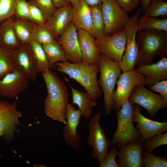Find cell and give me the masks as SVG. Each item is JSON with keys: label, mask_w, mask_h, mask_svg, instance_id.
I'll list each match as a JSON object with an SVG mask.
<instances>
[{"label": "cell", "mask_w": 167, "mask_h": 167, "mask_svg": "<svg viewBox=\"0 0 167 167\" xmlns=\"http://www.w3.org/2000/svg\"><path fill=\"white\" fill-rule=\"evenodd\" d=\"M42 74L47 91L45 101V113L53 120L65 124L69 100L67 87L64 82L50 69Z\"/></svg>", "instance_id": "1"}, {"label": "cell", "mask_w": 167, "mask_h": 167, "mask_svg": "<svg viewBox=\"0 0 167 167\" xmlns=\"http://www.w3.org/2000/svg\"><path fill=\"white\" fill-rule=\"evenodd\" d=\"M55 65L58 71L67 74L81 85L94 100L96 101L101 97L103 91L97 79L99 72L98 64L88 65L82 62L75 63L67 61L58 62Z\"/></svg>", "instance_id": "2"}, {"label": "cell", "mask_w": 167, "mask_h": 167, "mask_svg": "<svg viewBox=\"0 0 167 167\" xmlns=\"http://www.w3.org/2000/svg\"><path fill=\"white\" fill-rule=\"evenodd\" d=\"M136 39L139 49L138 66L151 64L156 56L166 57L167 32L139 31Z\"/></svg>", "instance_id": "3"}, {"label": "cell", "mask_w": 167, "mask_h": 167, "mask_svg": "<svg viewBox=\"0 0 167 167\" xmlns=\"http://www.w3.org/2000/svg\"><path fill=\"white\" fill-rule=\"evenodd\" d=\"M100 76L98 84L104 93L105 115H109L113 108V96L117 80L121 70L118 63L101 54L98 62Z\"/></svg>", "instance_id": "4"}, {"label": "cell", "mask_w": 167, "mask_h": 167, "mask_svg": "<svg viewBox=\"0 0 167 167\" xmlns=\"http://www.w3.org/2000/svg\"><path fill=\"white\" fill-rule=\"evenodd\" d=\"M133 105L128 100L120 109L117 111V127L109 141L110 146L113 147L117 145L119 148L128 142L140 140L139 131L133 124Z\"/></svg>", "instance_id": "5"}, {"label": "cell", "mask_w": 167, "mask_h": 167, "mask_svg": "<svg viewBox=\"0 0 167 167\" xmlns=\"http://www.w3.org/2000/svg\"><path fill=\"white\" fill-rule=\"evenodd\" d=\"M141 7L131 18H130L125 28L126 43L125 53L118 66L123 72L134 69L135 66L138 64L139 54V49L136 39V35L138 32L137 24L139 19Z\"/></svg>", "instance_id": "6"}, {"label": "cell", "mask_w": 167, "mask_h": 167, "mask_svg": "<svg viewBox=\"0 0 167 167\" xmlns=\"http://www.w3.org/2000/svg\"><path fill=\"white\" fill-rule=\"evenodd\" d=\"M101 113L92 116L88 124V144L93 148L91 156L99 160V165L104 161L108 154L109 141L100 124Z\"/></svg>", "instance_id": "7"}, {"label": "cell", "mask_w": 167, "mask_h": 167, "mask_svg": "<svg viewBox=\"0 0 167 167\" xmlns=\"http://www.w3.org/2000/svg\"><path fill=\"white\" fill-rule=\"evenodd\" d=\"M102 9L104 25V36L113 35L125 29L130 17L115 0H104Z\"/></svg>", "instance_id": "8"}, {"label": "cell", "mask_w": 167, "mask_h": 167, "mask_svg": "<svg viewBox=\"0 0 167 167\" xmlns=\"http://www.w3.org/2000/svg\"><path fill=\"white\" fill-rule=\"evenodd\" d=\"M117 81V88L113 93V108L119 110L128 100L134 89L138 85H146L144 76L135 69L123 72Z\"/></svg>", "instance_id": "9"}, {"label": "cell", "mask_w": 167, "mask_h": 167, "mask_svg": "<svg viewBox=\"0 0 167 167\" xmlns=\"http://www.w3.org/2000/svg\"><path fill=\"white\" fill-rule=\"evenodd\" d=\"M95 41L101 54L119 63L125 52L126 37L125 29L110 36L96 38Z\"/></svg>", "instance_id": "10"}, {"label": "cell", "mask_w": 167, "mask_h": 167, "mask_svg": "<svg viewBox=\"0 0 167 167\" xmlns=\"http://www.w3.org/2000/svg\"><path fill=\"white\" fill-rule=\"evenodd\" d=\"M128 100L133 104L144 108L151 118L154 117L159 110L167 107V102L160 94L148 90L143 85L134 88Z\"/></svg>", "instance_id": "11"}, {"label": "cell", "mask_w": 167, "mask_h": 167, "mask_svg": "<svg viewBox=\"0 0 167 167\" xmlns=\"http://www.w3.org/2000/svg\"><path fill=\"white\" fill-rule=\"evenodd\" d=\"M16 100L11 104L0 101V137L7 140L12 139L19 123L21 112L17 109Z\"/></svg>", "instance_id": "12"}, {"label": "cell", "mask_w": 167, "mask_h": 167, "mask_svg": "<svg viewBox=\"0 0 167 167\" xmlns=\"http://www.w3.org/2000/svg\"><path fill=\"white\" fill-rule=\"evenodd\" d=\"M29 79L17 69L0 79V96L8 99L17 98L27 88Z\"/></svg>", "instance_id": "13"}, {"label": "cell", "mask_w": 167, "mask_h": 167, "mask_svg": "<svg viewBox=\"0 0 167 167\" xmlns=\"http://www.w3.org/2000/svg\"><path fill=\"white\" fill-rule=\"evenodd\" d=\"M73 104L69 103L66 108V123L63 129V138L67 145L79 151L81 148V140L77 128L82 115L79 110L76 109Z\"/></svg>", "instance_id": "14"}, {"label": "cell", "mask_w": 167, "mask_h": 167, "mask_svg": "<svg viewBox=\"0 0 167 167\" xmlns=\"http://www.w3.org/2000/svg\"><path fill=\"white\" fill-rule=\"evenodd\" d=\"M141 108L137 104H134L133 108V119L137 123L138 129L140 133V141L143 142L155 135L167 130V122H159L150 119L140 112Z\"/></svg>", "instance_id": "15"}, {"label": "cell", "mask_w": 167, "mask_h": 167, "mask_svg": "<svg viewBox=\"0 0 167 167\" xmlns=\"http://www.w3.org/2000/svg\"><path fill=\"white\" fill-rule=\"evenodd\" d=\"M56 41L62 47L69 61L75 63L82 62L77 29L72 21Z\"/></svg>", "instance_id": "16"}, {"label": "cell", "mask_w": 167, "mask_h": 167, "mask_svg": "<svg viewBox=\"0 0 167 167\" xmlns=\"http://www.w3.org/2000/svg\"><path fill=\"white\" fill-rule=\"evenodd\" d=\"M12 54L17 69L29 80L35 82L39 72L30 44L22 45L19 49L12 51Z\"/></svg>", "instance_id": "17"}, {"label": "cell", "mask_w": 167, "mask_h": 167, "mask_svg": "<svg viewBox=\"0 0 167 167\" xmlns=\"http://www.w3.org/2000/svg\"><path fill=\"white\" fill-rule=\"evenodd\" d=\"M117 162L118 167H142V142H128L119 148Z\"/></svg>", "instance_id": "18"}, {"label": "cell", "mask_w": 167, "mask_h": 167, "mask_svg": "<svg viewBox=\"0 0 167 167\" xmlns=\"http://www.w3.org/2000/svg\"><path fill=\"white\" fill-rule=\"evenodd\" d=\"M72 17L73 9L71 5L57 9L48 20L45 25L55 40H57L72 21Z\"/></svg>", "instance_id": "19"}, {"label": "cell", "mask_w": 167, "mask_h": 167, "mask_svg": "<svg viewBox=\"0 0 167 167\" xmlns=\"http://www.w3.org/2000/svg\"><path fill=\"white\" fill-rule=\"evenodd\" d=\"M82 62L88 65L97 64L101 55L95 41L94 37L89 32L77 30Z\"/></svg>", "instance_id": "20"}, {"label": "cell", "mask_w": 167, "mask_h": 167, "mask_svg": "<svg viewBox=\"0 0 167 167\" xmlns=\"http://www.w3.org/2000/svg\"><path fill=\"white\" fill-rule=\"evenodd\" d=\"M135 69L144 76L146 85L151 86L167 79V58L162 57L156 63L138 66Z\"/></svg>", "instance_id": "21"}, {"label": "cell", "mask_w": 167, "mask_h": 167, "mask_svg": "<svg viewBox=\"0 0 167 167\" xmlns=\"http://www.w3.org/2000/svg\"><path fill=\"white\" fill-rule=\"evenodd\" d=\"M14 16L0 22V48L12 51L22 45L15 32Z\"/></svg>", "instance_id": "22"}, {"label": "cell", "mask_w": 167, "mask_h": 167, "mask_svg": "<svg viewBox=\"0 0 167 167\" xmlns=\"http://www.w3.org/2000/svg\"><path fill=\"white\" fill-rule=\"evenodd\" d=\"M72 22L77 30L83 29L92 34V15L90 7L83 0L72 6Z\"/></svg>", "instance_id": "23"}, {"label": "cell", "mask_w": 167, "mask_h": 167, "mask_svg": "<svg viewBox=\"0 0 167 167\" xmlns=\"http://www.w3.org/2000/svg\"><path fill=\"white\" fill-rule=\"evenodd\" d=\"M72 92L73 104L77 105L82 116L86 119L89 118L92 114V109L97 104L87 92L75 89L70 84Z\"/></svg>", "instance_id": "24"}, {"label": "cell", "mask_w": 167, "mask_h": 167, "mask_svg": "<svg viewBox=\"0 0 167 167\" xmlns=\"http://www.w3.org/2000/svg\"><path fill=\"white\" fill-rule=\"evenodd\" d=\"M49 63L50 68L59 62L69 61L62 46L56 40L42 45Z\"/></svg>", "instance_id": "25"}, {"label": "cell", "mask_w": 167, "mask_h": 167, "mask_svg": "<svg viewBox=\"0 0 167 167\" xmlns=\"http://www.w3.org/2000/svg\"><path fill=\"white\" fill-rule=\"evenodd\" d=\"M34 23L16 18L14 20L15 32L20 43L22 45L30 44L34 40L33 26Z\"/></svg>", "instance_id": "26"}, {"label": "cell", "mask_w": 167, "mask_h": 167, "mask_svg": "<svg viewBox=\"0 0 167 167\" xmlns=\"http://www.w3.org/2000/svg\"><path fill=\"white\" fill-rule=\"evenodd\" d=\"M138 32L142 31L167 32V19L144 17L139 18L137 24Z\"/></svg>", "instance_id": "27"}, {"label": "cell", "mask_w": 167, "mask_h": 167, "mask_svg": "<svg viewBox=\"0 0 167 167\" xmlns=\"http://www.w3.org/2000/svg\"><path fill=\"white\" fill-rule=\"evenodd\" d=\"M90 7L92 15V34L96 38H99L104 36L102 4Z\"/></svg>", "instance_id": "28"}, {"label": "cell", "mask_w": 167, "mask_h": 167, "mask_svg": "<svg viewBox=\"0 0 167 167\" xmlns=\"http://www.w3.org/2000/svg\"><path fill=\"white\" fill-rule=\"evenodd\" d=\"M36 64L39 73H44L49 70V63L42 45L33 40L30 44Z\"/></svg>", "instance_id": "29"}, {"label": "cell", "mask_w": 167, "mask_h": 167, "mask_svg": "<svg viewBox=\"0 0 167 167\" xmlns=\"http://www.w3.org/2000/svg\"><path fill=\"white\" fill-rule=\"evenodd\" d=\"M16 69L12 51L0 48V79Z\"/></svg>", "instance_id": "30"}, {"label": "cell", "mask_w": 167, "mask_h": 167, "mask_svg": "<svg viewBox=\"0 0 167 167\" xmlns=\"http://www.w3.org/2000/svg\"><path fill=\"white\" fill-rule=\"evenodd\" d=\"M143 15L144 17H156L167 16V2L162 0H151L147 10Z\"/></svg>", "instance_id": "31"}, {"label": "cell", "mask_w": 167, "mask_h": 167, "mask_svg": "<svg viewBox=\"0 0 167 167\" xmlns=\"http://www.w3.org/2000/svg\"><path fill=\"white\" fill-rule=\"evenodd\" d=\"M45 25L34 24L33 26L34 40L42 45L48 44L55 40Z\"/></svg>", "instance_id": "32"}, {"label": "cell", "mask_w": 167, "mask_h": 167, "mask_svg": "<svg viewBox=\"0 0 167 167\" xmlns=\"http://www.w3.org/2000/svg\"><path fill=\"white\" fill-rule=\"evenodd\" d=\"M167 144V132L157 134L142 143L143 152L152 153L158 147Z\"/></svg>", "instance_id": "33"}, {"label": "cell", "mask_w": 167, "mask_h": 167, "mask_svg": "<svg viewBox=\"0 0 167 167\" xmlns=\"http://www.w3.org/2000/svg\"><path fill=\"white\" fill-rule=\"evenodd\" d=\"M142 163L145 167H167V159L165 156L154 155L152 153L143 151Z\"/></svg>", "instance_id": "34"}, {"label": "cell", "mask_w": 167, "mask_h": 167, "mask_svg": "<svg viewBox=\"0 0 167 167\" xmlns=\"http://www.w3.org/2000/svg\"><path fill=\"white\" fill-rule=\"evenodd\" d=\"M17 0H0V22L15 16Z\"/></svg>", "instance_id": "35"}, {"label": "cell", "mask_w": 167, "mask_h": 167, "mask_svg": "<svg viewBox=\"0 0 167 167\" xmlns=\"http://www.w3.org/2000/svg\"><path fill=\"white\" fill-rule=\"evenodd\" d=\"M14 15L18 19L32 22L30 16L29 2L25 0H17Z\"/></svg>", "instance_id": "36"}, {"label": "cell", "mask_w": 167, "mask_h": 167, "mask_svg": "<svg viewBox=\"0 0 167 167\" xmlns=\"http://www.w3.org/2000/svg\"><path fill=\"white\" fill-rule=\"evenodd\" d=\"M29 2L33 3L41 11L47 21L57 9L52 0H32Z\"/></svg>", "instance_id": "37"}, {"label": "cell", "mask_w": 167, "mask_h": 167, "mask_svg": "<svg viewBox=\"0 0 167 167\" xmlns=\"http://www.w3.org/2000/svg\"><path fill=\"white\" fill-rule=\"evenodd\" d=\"M29 2L30 16L31 21L40 25H45L47 20L42 12L33 3Z\"/></svg>", "instance_id": "38"}, {"label": "cell", "mask_w": 167, "mask_h": 167, "mask_svg": "<svg viewBox=\"0 0 167 167\" xmlns=\"http://www.w3.org/2000/svg\"><path fill=\"white\" fill-rule=\"evenodd\" d=\"M111 151L108 153L106 157L100 167H118L116 158L118 155V151L116 147H112Z\"/></svg>", "instance_id": "39"}, {"label": "cell", "mask_w": 167, "mask_h": 167, "mask_svg": "<svg viewBox=\"0 0 167 167\" xmlns=\"http://www.w3.org/2000/svg\"><path fill=\"white\" fill-rule=\"evenodd\" d=\"M150 89L152 92H156L162 97L167 102V81L163 80L154 85L149 87Z\"/></svg>", "instance_id": "40"}, {"label": "cell", "mask_w": 167, "mask_h": 167, "mask_svg": "<svg viewBox=\"0 0 167 167\" xmlns=\"http://www.w3.org/2000/svg\"><path fill=\"white\" fill-rule=\"evenodd\" d=\"M115 0L123 9L128 12L136 8L140 2V0Z\"/></svg>", "instance_id": "41"}, {"label": "cell", "mask_w": 167, "mask_h": 167, "mask_svg": "<svg viewBox=\"0 0 167 167\" xmlns=\"http://www.w3.org/2000/svg\"><path fill=\"white\" fill-rule=\"evenodd\" d=\"M52 1L56 9L71 5L69 0H52Z\"/></svg>", "instance_id": "42"}, {"label": "cell", "mask_w": 167, "mask_h": 167, "mask_svg": "<svg viewBox=\"0 0 167 167\" xmlns=\"http://www.w3.org/2000/svg\"><path fill=\"white\" fill-rule=\"evenodd\" d=\"M90 6L101 4L104 0H83Z\"/></svg>", "instance_id": "43"}, {"label": "cell", "mask_w": 167, "mask_h": 167, "mask_svg": "<svg viewBox=\"0 0 167 167\" xmlns=\"http://www.w3.org/2000/svg\"><path fill=\"white\" fill-rule=\"evenodd\" d=\"M151 0H140L141 9L145 12L148 7Z\"/></svg>", "instance_id": "44"}, {"label": "cell", "mask_w": 167, "mask_h": 167, "mask_svg": "<svg viewBox=\"0 0 167 167\" xmlns=\"http://www.w3.org/2000/svg\"><path fill=\"white\" fill-rule=\"evenodd\" d=\"M69 0L72 6H73L77 3L78 2L79 0Z\"/></svg>", "instance_id": "45"}, {"label": "cell", "mask_w": 167, "mask_h": 167, "mask_svg": "<svg viewBox=\"0 0 167 167\" xmlns=\"http://www.w3.org/2000/svg\"><path fill=\"white\" fill-rule=\"evenodd\" d=\"M29 0V1H31L32 0Z\"/></svg>", "instance_id": "46"}, {"label": "cell", "mask_w": 167, "mask_h": 167, "mask_svg": "<svg viewBox=\"0 0 167 167\" xmlns=\"http://www.w3.org/2000/svg\"><path fill=\"white\" fill-rule=\"evenodd\" d=\"M162 0L164 1V0Z\"/></svg>", "instance_id": "47"}]
</instances>
